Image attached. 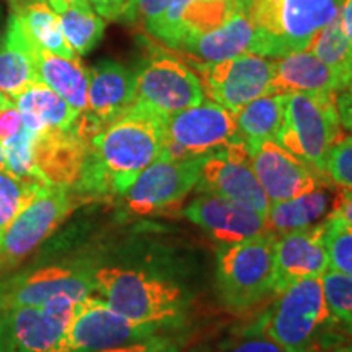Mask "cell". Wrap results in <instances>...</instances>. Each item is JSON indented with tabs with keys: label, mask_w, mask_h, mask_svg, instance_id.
Instances as JSON below:
<instances>
[{
	"label": "cell",
	"mask_w": 352,
	"mask_h": 352,
	"mask_svg": "<svg viewBox=\"0 0 352 352\" xmlns=\"http://www.w3.org/2000/svg\"><path fill=\"white\" fill-rule=\"evenodd\" d=\"M135 103V72L104 59L88 70L87 109L82 113L96 134Z\"/></svg>",
	"instance_id": "cell-20"
},
{
	"label": "cell",
	"mask_w": 352,
	"mask_h": 352,
	"mask_svg": "<svg viewBox=\"0 0 352 352\" xmlns=\"http://www.w3.org/2000/svg\"><path fill=\"white\" fill-rule=\"evenodd\" d=\"M204 100L199 77L178 54L155 52L135 70V103L162 116L195 107Z\"/></svg>",
	"instance_id": "cell-11"
},
{
	"label": "cell",
	"mask_w": 352,
	"mask_h": 352,
	"mask_svg": "<svg viewBox=\"0 0 352 352\" xmlns=\"http://www.w3.org/2000/svg\"><path fill=\"white\" fill-rule=\"evenodd\" d=\"M204 157L171 158L160 155L148 165L122 196L127 210L134 215H148L170 210L182 204L197 188Z\"/></svg>",
	"instance_id": "cell-13"
},
{
	"label": "cell",
	"mask_w": 352,
	"mask_h": 352,
	"mask_svg": "<svg viewBox=\"0 0 352 352\" xmlns=\"http://www.w3.org/2000/svg\"><path fill=\"white\" fill-rule=\"evenodd\" d=\"M323 292L334 318L341 324L352 321V276L328 270L321 276Z\"/></svg>",
	"instance_id": "cell-35"
},
{
	"label": "cell",
	"mask_w": 352,
	"mask_h": 352,
	"mask_svg": "<svg viewBox=\"0 0 352 352\" xmlns=\"http://www.w3.org/2000/svg\"><path fill=\"white\" fill-rule=\"evenodd\" d=\"M19 108L23 126L33 134L46 131L70 129L78 113L50 87L38 82L12 100Z\"/></svg>",
	"instance_id": "cell-26"
},
{
	"label": "cell",
	"mask_w": 352,
	"mask_h": 352,
	"mask_svg": "<svg viewBox=\"0 0 352 352\" xmlns=\"http://www.w3.org/2000/svg\"><path fill=\"white\" fill-rule=\"evenodd\" d=\"M217 352H285L277 342L266 336L261 329L246 333L236 340L228 341Z\"/></svg>",
	"instance_id": "cell-39"
},
{
	"label": "cell",
	"mask_w": 352,
	"mask_h": 352,
	"mask_svg": "<svg viewBox=\"0 0 352 352\" xmlns=\"http://www.w3.org/2000/svg\"><path fill=\"white\" fill-rule=\"evenodd\" d=\"M33 142L34 134L23 127L20 134L2 144L7 160V173L13 175L19 179H23V182L46 183L41 179L36 165H34Z\"/></svg>",
	"instance_id": "cell-32"
},
{
	"label": "cell",
	"mask_w": 352,
	"mask_h": 352,
	"mask_svg": "<svg viewBox=\"0 0 352 352\" xmlns=\"http://www.w3.org/2000/svg\"><path fill=\"white\" fill-rule=\"evenodd\" d=\"M276 296L259 329L285 352H315L344 340L334 333L340 321L329 310L321 277L298 280Z\"/></svg>",
	"instance_id": "cell-2"
},
{
	"label": "cell",
	"mask_w": 352,
	"mask_h": 352,
	"mask_svg": "<svg viewBox=\"0 0 352 352\" xmlns=\"http://www.w3.org/2000/svg\"><path fill=\"white\" fill-rule=\"evenodd\" d=\"M77 302L0 310V352H63Z\"/></svg>",
	"instance_id": "cell-14"
},
{
	"label": "cell",
	"mask_w": 352,
	"mask_h": 352,
	"mask_svg": "<svg viewBox=\"0 0 352 352\" xmlns=\"http://www.w3.org/2000/svg\"><path fill=\"white\" fill-rule=\"evenodd\" d=\"M331 214L338 215L346 226H349L352 228V191L351 189L340 188V192H338L336 202H334Z\"/></svg>",
	"instance_id": "cell-43"
},
{
	"label": "cell",
	"mask_w": 352,
	"mask_h": 352,
	"mask_svg": "<svg viewBox=\"0 0 352 352\" xmlns=\"http://www.w3.org/2000/svg\"><path fill=\"white\" fill-rule=\"evenodd\" d=\"M252 168L271 202L307 195L321 184L331 183L327 175L298 160L277 140H263L250 151Z\"/></svg>",
	"instance_id": "cell-16"
},
{
	"label": "cell",
	"mask_w": 352,
	"mask_h": 352,
	"mask_svg": "<svg viewBox=\"0 0 352 352\" xmlns=\"http://www.w3.org/2000/svg\"><path fill=\"white\" fill-rule=\"evenodd\" d=\"M315 352H352V342H346L342 340V341L334 342V344L321 347V349Z\"/></svg>",
	"instance_id": "cell-46"
},
{
	"label": "cell",
	"mask_w": 352,
	"mask_h": 352,
	"mask_svg": "<svg viewBox=\"0 0 352 352\" xmlns=\"http://www.w3.org/2000/svg\"><path fill=\"white\" fill-rule=\"evenodd\" d=\"M15 12L20 15L26 33L36 46L65 59H80V56H77L65 41L60 30L59 13L52 10L46 0H30Z\"/></svg>",
	"instance_id": "cell-29"
},
{
	"label": "cell",
	"mask_w": 352,
	"mask_h": 352,
	"mask_svg": "<svg viewBox=\"0 0 352 352\" xmlns=\"http://www.w3.org/2000/svg\"><path fill=\"white\" fill-rule=\"evenodd\" d=\"M199 192L184 208V215L220 245L239 243L267 232L266 215L227 197Z\"/></svg>",
	"instance_id": "cell-18"
},
{
	"label": "cell",
	"mask_w": 352,
	"mask_h": 352,
	"mask_svg": "<svg viewBox=\"0 0 352 352\" xmlns=\"http://www.w3.org/2000/svg\"><path fill=\"white\" fill-rule=\"evenodd\" d=\"M165 148V116L134 103L90 140L77 196H124Z\"/></svg>",
	"instance_id": "cell-1"
},
{
	"label": "cell",
	"mask_w": 352,
	"mask_h": 352,
	"mask_svg": "<svg viewBox=\"0 0 352 352\" xmlns=\"http://www.w3.org/2000/svg\"><path fill=\"white\" fill-rule=\"evenodd\" d=\"M336 109L342 129L352 134V78L336 94Z\"/></svg>",
	"instance_id": "cell-41"
},
{
	"label": "cell",
	"mask_w": 352,
	"mask_h": 352,
	"mask_svg": "<svg viewBox=\"0 0 352 352\" xmlns=\"http://www.w3.org/2000/svg\"><path fill=\"white\" fill-rule=\"evenodd\" d=\"M95 292L94 271L83 266L50 264L0 277V310L78 302Z\"/></svg>",
	"instance_id": "cell-8"
},
{
	"label": "cell",
	"mask_w": 352,
	"mask_h": 352,
	"mask_svg": "<svg viewBox=\"0 0 352 352\" xmlns=\"http://www.w3.org/2000/svg\"><path fill=\"white\" fill-rule=\"evenodd\" d=\"M96 352H184V347L182 341L175 340L168 334L158 333L151 338H145V340Z\"/></svg>",
	"instance_id": "cell-38"
},
{
	"label": "cell",
	"mask_w": 352,
	"mask_h": 352,
	"mask_svg": "<svg viewBox=\"0 0 352 352\" xmlns=\"http://www.w3.org/2000/svg\"><path fill=\"white\" fill-rule=\"evenodd\" d=\"M341 88L336 74L310 51L290 52L274 59L270 94L336 95Z\"/></svg>",
	"instance_id": "cell-23"
},
{
	"label": "cell",
	"mask_w": 352,
	"mask_h": 352,
	"mask_svg": "<svg viewBox=\"0 0 352 352\" xmlns=\"http://www.w3.org/2000/svg\"><path fill=\"white\" fill-rule=\"evenodd\" d=\"M340 19L346 36L349 38V41L352 43V0H344V2H342Z\"/></svg>",
	"instance_id": "cell-44"
},
{
	"label": "cell",
	"mask_w": 352,
	"mask_h": 352,
	"mask_svg": "<svg viewBox=\"0 0 352 352\" xmlns=\"http://www.w3.org/2000/svg\"><path fill=\"white\" fill-rule=\"evenodd\" d=\"M59 21L65 41L77 56H85L98 46L107 28L104 20L90 3L65 8L59 13Z\"/></svg>",
	"instance_id": "cell-30"
},
{
	"label": "cell",
	"mask_w": 352,
	"mask_h": 352,
	"mask_svg": "<svg viewBox=\"0 0 352 352\" xmlns=\"http://www.w3.org/2000/svg\"><path fill=\"white\" fill-rule=\"evenodd\" d=\"M88 148L90 140L76 126L34 134V165L43 182L74 189L85 166Z\"/></svg>",
	"instance_id": "cell-21"
},
{
	"label": "cell",
	"mask_w": 352,
	"mask_h": 352,
	"mask_svg": "<svg viewBox=\"0 0 352 352\" xmlns=\"http://www.w3.org/2000/svg\"><path fill=\"white\" fill-rule=\"evenodd\" d=\"M241 7H245V0H188L168 8L144 30L168 50L176 51L189 39L226 23Z\"/></svg>",
	"instance_id": "cell-17"
},
{
	"label": "cell",
	"mask_w": 352,
	"mask_h": 352,
	"mask_svg": "<svg viewBox=\"0 0 352 352\" xmlns=\"http://www.w3.org/2000/svg\"><path fill=\"white\" fill-rule=\"evenodd\" d=\"M336 74L342 87L352 78V43L338 16L314 38L308 50Z\"/></svg>",
	"instance_id": "cell-31"
},
{
	"label": "cell",
	"mask_w": 352,
	"mask_h": 352,
	"mask_svg": "<svg viewBox=\"0 0 352 352\" xmlns=\"http://www.w3.org/2000/svg\"><path fill=\"white\" fill-rule=\"evenodd\" d=\"M254 26L246 8L241 7L226 23L182 44L176 50V54L183 56L188 64L220 63L248 52L254 54Z\"/></svg>",
	"instance_id": "cell-22"
},
{
	"label": "cell",
	"mask_w": 352,
	"mask_h": 352,
	"mask_svg": "<svg viewBox=\"0 0 352 352\" xmlns=\"http://www.w3.org/2000/svg\"><path fill=\"white\" fill-rule=\"evenodd\" d=\"M50 3L51 8L57 13L64 12L65 8L74 7V6H83V3H90L88 0H46Z\"/></svg>",
	"instance_id": "cell-45"
},
{
	"label": "cell",
	"mask_w": 352,
	"mask_h": 352,
	"mask_svg": "<svg viewBox=\"0 0 352 352\" xmlns=\"http://www.w3.org/2000/svg\"><path fill=\"white\" fill-rule=\"evenodd\" d=\"M342 138L336 95H285L284 122L277 142L308 166L327 175V158Z\"/></svg>",
	"instance_id": "cell-7"
},
{
	"label": "cell",
	"mask_w": 352,
	"mask_h": 352,
	"mask_svg": "<svg viewBox=\"0 0 352 352\" xmlns=\"http://www.w3.org/2000/svg\"><path fill=\"white\" fill-rule=\"evenodd\" d=\"M127 2H129V0H126V6H127Z\"/></svg>",
	"instance_id": "cell-51"
},
{
	"label": "cell",
	"mask_w": 352,
	"mask_h": 352,
	"mask_svg": "<svg viewBox=\"0 0 352 352\" xmlns=\"http://www.w3.org/2000/svg\"><path fill=\"white\" fill-rule=\"evenodd\" d=\"M333 183L321 184L307 195L292 197V199L271 202L267 210V230L283 235V233L303 230L320 223L321 219L328 217L333 212L336 195L329 192Z\"/></svg>",
	"instance_id": "cell-25"
},
{
	"label": "cell",
	"mask_w": 352,
	"mask_h": 352,
	"mask_svg": "<svg viewBox=\"0 0 352 352\" xmlns=\"http://www.w3.org/2000/svg\"><path fill=\"white\" fill-rule=\"evenodd\" d=\"M160 324L140 323L113 310L101 297L76 303L63 341V352H96L162 333Z\"/></svg>",
	"instance_id": "cell-10"
},
{
	"label": "cell",
	"mask_w": 352,
	"mask_h": 352,
	"mask_svg": "<svg viewBox=\"0 0 352 352\" xmlns=\"http://www.w3.org/2000/svg\"><path fill=\"white\" fill-rule=\"evenodd\" d=\"M94 10L103 20H121L126 8V0H88Z\"/></svg>",
	"instance_id": "cell-42"
},
{
	"label": "cell",
	"mask_w": 352,
	"mask_h": 352,
	"mask_svg": "<svg viewBox=\"0 0 352 352\" xmlns=\"http://www.w3.org/2000/svg\"><path fill=\"white\" fill-rule=\"evenodd\" d=\"M0 21H2V10H0ZM0 39H2V30H0Z\"/></svg>",
	"instance_id": "cell-50"
},
{
	"label": "cell",
	"mask_w": 352,
	"mask_h": 352,
	"mask_svg": "<svg viewBox=\"0 0 352 352\" xmlns=\"http://www.w3.org/2000/svg\"><path fill=\"white\" fill-rule=\"evenodd\" d=\"M199 77L210 101L236 113L258 96L270 94L274 59L259 54H241L220 63L189 64Z\"/></svg>",
	"instance_id": "cell-12"
},
{
	"label": "cell",
	"mask_w": 352,
	"mask_h": 352,
	"mask_svg": "<svg viewBox=\"0 0 352 352\" xmlns=\"http://www.w3.org/2000/svg\"><path fill=\"white\" fill-rule=\"evenodd\" d=\"M285 95L258 96L235 113L239 135L252 151L263 140H276L284 122Z\"/></svg>",
	"instance_id": "cell-28"
},
{
	"label": "cell",
	"mask_w": 352,
	"mask_h": 352,
	"mask_svg": "<svg viewBox=\"0 0 352 352\" xmlns=\"http://www.w3.org/2000/svg\"><path fill=\"white\" fill-rule=\"evenodd\" d=\"M240 139L235 113L210 100L165 116V148L171 158L204 157Z\"/></svg>",
	"instance_id": "cell-9"
},
{
	"label": "cell",
	"mask_w": 352,
	"mask_h": 352,
	"mask_svg": "<svg viewBox=\"0 0 352 352\" xmlns=\"http://www.w3.org/2000/svg\"><path fill=\"white\" fill-rule=\"evenodd\" d=\"M33 57L39 82L56 91L78 113L87 109L88 70L80 59H65L41 50L33 43Z\"/></svg>",
	"instance_id": "cell-27"
},
{
	"label": "cell",
	"mask_w": 352,
	"mask_h": 352,
	"mask_svg": "<svg viewBox=\"0 0 352 352\" xmlns=\"http://www.w3.org/2000/svg\"><path fill=\"white\" fill-rule=\"evenodd\" d=\"M36 186L38 182H23L7 171H0V233L23 209Z\"/></svg>",
	"instance_id": "cell-34"
},
{
	"label": "cell",
	"mask_w": 352,
	"mask_h": 352,
	"mask_svg": "<svg viewBox=\"0 0 352 352\" xmlns=\"http://www.w3.org/2000/svg\"><path fill=\"white\" fill-rule=\"evenodd\" d=\"M8 101H10V98H8V96H6L3 94H0V108H2L3 104H7Z\"/></svg>",
	"instance_id": "cell-49"
},
{
	"label": "cell",
	"mask_w": 352,
	"mask_h": 352,
	"mask_svg": "<svg viewBox=\"0 0 352 352\" xmlns=\"http://www.w3.org/2000/svg\"><path fill=\"white\" fill-rule=\"evenodd\" d=\"M74 189L38 183L32 197L12 223L0 233V277H6L32 256L74 212L77 206Z\"/></svg>",
	"instance_id": "cell-6"
},
{
	"label": "cell",
	"mask_w": 352,
	"mask_h": 352,
	"mask_svg": "<svg viewBox=\"0 0 352 352\" xmlns=\"http://www.w3.org/2000/svg\"><path fill=\"white\" fill-rule=\"evenodd\" d=\"M38 82L33 41L19 13L12 12L6 36L0 39V94L13 100Z\"/></svg>",
	"instance_id": "cell-24"
},
{
	"label": "cell",
	"mask_w": 352,
	"mask_h": 352,
	"mask_svg": "<svg viewBox=\"0 0 352 352\" xmlns=\"http://www.w3.org/2000/svg\"><path fill=\"white\" fill-rule=\"evenodd\" d=\"M0 171H7L6 152H3V145L2 144H0Z\"/></svg>",
	"instance_id": "cell-47"
},
{
	"label": "cell",
	"mask_w": 352,
	"mask_h": 352,
	"mask_svg": "<svg viewBox=\"0 0 352 352\" xmlns=\"http://www.w3.org/2000/svg\"><path fill=\"white\" fill-rule=\"evenodd\" d=\"M344 0H245L256 33L254 54L271 57L307 51L324 26L340 16Z\"/></svg>",
	"instance_id": "cell-3"
},
{
	"label": "cell",
	"mask_w": 352,
	"mask_h": 352,
	"mask_svg": "<svg viewBox=\"0 0 352 352\" xmlns=\"http://www.w3.org/2000/svg\"><path fill=\"white\" fill-rule=\"evenodd\" d=\"M23 127V120H21L19 108L10 100L0 108V144H6L7 140L15 138Z\"/></svg>",
	"instance_id": "cell-40"
},
{
	"label": "cell",
	"mask_w": 352,
	"mask_h": 352,
	"mask_svg": "<svg viewBox=\"0 0 352 352\" xmlns=\"http://www.w3.org/2000/svg\"><path fill=\"white\" fill-rule=\"evenodd\" d=\"M182 2H188V0H129L121 20H126L134 25H140L144 28L145 25L158 19L168 8Z\"/></svg>",
	"instance_id": "cell-37"
},
{
	"label": "cell",
	"mask_w": 352,
	"mask_h": 352,
	"mask_svg": "<svg viewBox=\"0 0 352 352\" xmlns=\"http://www.w3.org/2000/svg\"><path fill=\"white\" fill-rule=\"evenodd\" d=\"M324 243L329 270L352 276V228L334 214L324 219Z\"/></svg>",
	"instance_id": "cell-33"
},
{
	"label": "cell",
	"mask_w": 352,
	"mask_h": 352,
	"mask_svg": "<svg viewBox=\"0 0 352 352\" xmlns=\"http://www.w3.org/2000/svg\"><path fill=\"white\" fill-rule=\"evenodd\" d=\"M342 328H344V333L347 334V336L352 338V321H349V323L342 324Z\"/></svg>",
	"instance_id": "cell-48"
},
{
	"label": "cell",
	"mask_w": 352,
	"mask_h": 352,
	"mask_svg": "<svg viewBox=\"0 0 352 352\" xmlns=\"http://www.w3.org/2000/svg\"><path fill=\"white\" fill-rule=\"evenodd\" d=\"M94 284L98 297L118 314L134 321L165 328L182 316V289L147 272L126 267H100L94 271Z\"/></svg>",
	"instance_id": "cell-4"
},
{
	"label": "cell",
	"mask_w": 352,
	"mask_h": 352,
	"mask_svg": "<svg viewBox=\"0 0 352 352\" xmlns=\"http://www.w3.org/2000/svg\"><path fill=\"white\" fill-rule=\"evenodd\" d=\"M324 171L333 184L352 191V134L341 138L333 145Z\"/></svg>",
	"instance_id": "cell-36"
},
{
	"label": "cell",
	"mask_w": 352,
	"mask_h": 352,
	"mask_svg": "<svg viewBox=\"0 0 352 352\" xmlns=\"http://www.w3.org/2000/svg\"><path fill=\"white\" fill-rule=\"evenodd\" d=\"M329 270L324 243V220L314 227L277 235L274 245V296L308 277H321Z\"/></svg>",
	"instance_id": "cell-19"
},
{
	"label": "cell",
	"mask_w": 352,
	"mask_h": 352,
	"mask_svg": "<svg viewBox=\"0 0 352 352\" xmlns=\"http://www.w3.org/2000/svg\"><path fill=\"white\" fill-rule=\"evenodd\" d=\"M276 239V233L267 230L239 243L220 245L217 287L227 308L246 311L274 294Z\"/></svg>",
	"instance_id": "cell-5"
},
{
	"label": "cell",
	"mask_w": 352,
	"mask_h": 352,
	"mask_svg": "<svg viewBox=\"0 0 352 352\" xmlns=\"http://www.w3.org/2000/svg\"><path fill=\"white\" fill-rule=\"evenodd\" d=\"M197 189L227 197L263 215H267L271 206L252 168L248 147L241 139L204 158Z\"/></svg>",
	"instance_id": "cell-15"
}]
</instances>
